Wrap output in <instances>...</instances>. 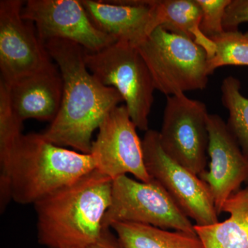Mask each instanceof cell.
Instances as JSON below:
<instances>
[{
    "mask_svg": "<svg viewBox=\"0 0 248 248\" xmlns=\"http://www.w3.org/2000/svg\"><path fill=\"white\" fill-rule=\"evenodd\" d=\"M86 248H124L117 235L113 234L111 228L103 230L100 237L97 241Z\"/></svg>",
    "mask_w": 248,
    "mask_h": 248,
    "instance_id": "23",
    "label": "cell"
},
{
    "mask_svg": "<svg viewBox=\"0 0 248 248\" xmlns=\"http://www.w3.org/2000/svg\"><path fill=\"white\" fill-rule=\"evenodd\" d=\"M110 228L124 248H204L197 234L130 222H115Z\"/></svg>",
    "mask_w": 248,
    "mask_h": 248,
    "instance_id": "17",
    "label": "cell"
},
{
    "mask_svg": "<svg viewBox=\"0 0 248 248\" xmlns=\"http://www.w3.org/2000/svg\"><path fill=\"white\" fill-rule=\"evenodd\" d=\"M112 179L97 169L34 204L37 239L47 248H86L97 241L111 203Z\"/></svg>",
    "mask_w": 248,
    "mask_h": 248,
    "instance_id": "2",
    "label": "cell"
},
{
    "mask_svg": "<svg viewBox=\"0 0 248 248\" xmlns=\"http://www.w3.org/2000/svg\"><path fill=\"white\" fill-rule=\"evenodd\" d=\"M91 155L96 169L112 179L133 174L143 182L152 180L147 170L142 140L125 105L112 109L98 129Z\"/></svg>",
    "mask_w": 248,
    "mask_h": 248,
    "instance_id": "9",
    "label": "cell"
},
{
    "mask_svg": "<svg viewBox=\"0 0 248 248\" xmlns=\"http://www.w3.org/2000/svg\"><path fill=\"white\" fill-rule=\"evenodd\" d=\"M95 169L91 154L57 146L42 133L22 134L12 153V200L34 205Z\"/></svg>",
    "mask_w": 248,
    "mask_h": 248,
    "instance_id": "3",
    "label": "cell"
},
{
    "mask_svg": "<svg viewBox=\"0 0 248 248\" xmlns=\"http://www.w3.org/2000/svg\"><path fill=\"white\" fill-rule=\"evenodd\" d=\"M245 35H246V37L248 38V32H246V33H245Z\"/></svg>",
    "mask_w": 248,
    "mask_h": 248,
    "instance_id": "24",
    "label": "cell"
},
{
    "mask_svg": "<svg viewBox=\"0 0 248 248\" xmlns=\"http://www.w3.org/2000/svg\"><path fill=\"white\" fill-rule=\"evenodd\" d=\"M22 16L34 24L43 43L67 40L87 51L97 52L117 41L94 27L81 0H28Z\"/></svg>",
    "mask_w": 248,
    "mask_h": 248,
    "instance_id": "10",
    "label": "cell"
},
{
    "mask_svg": "<svg viewBox=\"0 0 248 248\" xmlns=\"http://www.w3.org/2000/svg\"><path fill=\"white\" fill-rule=\"evenodd\" d=\"M24 1H0L1 79L11 85L51 63L34 24L22 16Z\"/></svg>",
    "mask_w": 248,
    "mask_h": 248,
    "instance_id": "11",
    "label": "cell"
},
{
    "mask_svg": "<svg viewBox=\"0 0 248 248\" xmlns=\"http://www.w3.org/2000/svg\"><path fill=\"white\" fill-rule=\"evenodd\" d=\"M22 122L11 107L9 86L0 80V207L6 209L11 196V162L15 144L22 135Z\"/></svg>",
    "mask_w": 248,
    "mask_h": 248,
    "instance_id": "18",
    "label": "cell"
},
{
    "mask_svg": "<svg viewBox=\"0 0 248 248\" xmlns=\"http://www.w3.org/2000/svg\"><path fill=\"white\" fill-rule=\"evenodd\" d=\"M99 31L117 41L140 45L149 35L153 0H81Z\"/></svg>",
    "mask_w": 248,
    "mask_h": 248,
    "instance_id": "14",
    "label": "cell"
},
{
    "mask_svg": "<svg viewBox=\"0 0 248 248\" xmlns=\"http://www.w3.org/2000/svg\"><path fill=\"white\" fill-rule=\"evenodd\" d=\"M115 222L150 225L197 234L195 226L159 182L135 180L128 175L112 180L111 203L103 228Z\"/></svg>",
    "mask_w": 248,
    "mask_h": 248,
    "instance_id": "6",
    "label": "cell"
},
{
    "mask_svg": "<svg viewBox=\"0 0 248 248\" xmlns=\"http://www.w3.org/2000/svg\"><path fill=\"white\" fill-rule=\"evenodd\" d=\"M136 48L151 72L155 89L166 97L207 87L208 53L190 39L158 27Z\"/></svg>",
    "mask_w": 248,
    "mask_h": 248,
    "instance_id": "4",
    "label": "cell"
},
{
    "mask_svg": "<svg viewBox=\"0 0 248 248\" xmlns=\"http://www.w3.org/2000/svg\"><path fill=\"white\" fill-rule=\"evenodd\" d=\"M222 212L230 216L223 222L196 226L204 248H248V187L231 195Z\"/></svg>",
    "mask_w": 248,
    "mask_h": 248,
    "instance_id": "16",
    "label": "cell"
},
{
    "mask_svg": "<svg viewBox=\"0 0 248 248\" xmlns=\"http://www.w3.org/2000/svg\"><path fill=\"white\" fill-rule=\"evenodd\" d=\"M211 40L215 44V50L208 59L210 76L222 66H248V38L245 34L239 31H225Z\"/></svg>",
    "mask_w": 248,
    "mask_h": 248,
    "instance_id": "20",
    "label": "cell"
},
{
    "mask_svg": "<svg viewBox=\"0 0 248 248\" xmlns=\"http://www.w3.org/2000/svg\"><path fill=\"white\" fill-rule=\"evenodd\" d=\"M143 156L148 172L159 182L196 226L218 222L211 191L206 183L166 154L160 142L159 133L148 130L143 140Z\"/></svg>",
    "mask_w": 248,
    "mask_h": 248,
    "instance_id": "7",
    "label": "cell"
},
{
    "mask_svg": "<svg viewBox=\"0 0 248 248\" xmlns=\"http://www.w3.org/2000/svg\"><path fill=\"white\" fill-rule=\"evenodd\" d=\"M202 9L200 30L211 40L223 32V21L225 13L231 0H197Z\"/></svg>",
    "mask_w": 248,
    "mask_h": 248,
    "instance_id": "21",
    "label": "cell"
},
{
    "mask_svg": "<svg viewBox=\"0 0 248 248\" xmlns=\"http://www.w3.org/2000/svg\"><path fill=\"white\" fill-rule=\"evenodd\" d=\"M9 86L11 107L21 122L55 120L62 105L63 79L53 62Z\"/></svg>",
    "mask_w": 248,
    "mask_h": 248,
    "instance_id": "13",
    "label": "cell"
},
{
    "mask_svg": "<svg viewBox=\"0 0 248 248\" xmlns=\"http://www.w3.org/2000/svg\"><path fill=\"white\" fill-rule=\"evenodd\" d=\"M208 130L210 167L199 177L208 186L220 215L227 200L248 184V157L219 115L209 113Z\"/></svg>",
    "mask_w": 248,
    "mask_h": 248,
    "instance_id": "12",
    "label": "cell"
},
{
    "mask_svg": "<svg viewBox=\"0 0 248 248\" xmlns=\"http://www.w3.org/2000/svg\"><path fill=\"white\" fill-rule=\"evenodd\" d=\"M84 60L90 72L102 84L120 93L137 128L149 130L156 89L151 72L136 47L117 41L99 51L84 49Z\"/></svg>",
    "mask_w": 248,
    "mask_h": 248,
    "instance_id": "5",
    "label": "cell"
},
{
    "mask_svg": "<svg viewBox=\"0 0 248 248\" xmlns=\"http://www.w3.org/2000/svg\"><path fill=\"white\" fill-rule=\"evenodd\" d=\"M246 22H248V0H231L223 18V30L239 31V25Z\"/></svg>",
    "mask_w": 248,
    "mask_h": 248,
    "instance_id": "22",
    "label": "cell"
},
{
    "mask_svg": "<svg viewBox=\"0 0 248 248\" xmlns=\"http://www.w3.org/2000/svg\"><path fill=\"white\" fill-rule=\"evenodd\" d=\"M202 16L197 0H153L149 34L161 27L184 36L203 47L210 58L215 53V45L200 30Z\"/></svg>",
    "mask_w": 248,
    "mask_h": 248,
    "instance_id": "15",
    "label": "cell"
},
{
    "mask_svg": "<svg viewBox=\"0 0 248 248\" xmlns=\"http://www.w3.org/2000/svg\"><path fill=\"white\" fill-rule=\"evenodd\" d=\"M208 115L201 101L185 94L169 96L159 132L165 153L198 176L206 167Z\"/></svg>",
    "mask_w": 248,
    "mask_h": 248,
    "instance_id": "8",
    "label": "cell"
},
{
    "mask_svg": "<svg viewBox=\"0 0 248 248\" xmlns=\"http://www.w3.org/2000/svg\"><path fill=\"white\" fill-rule=\"evenodd\" d=\"M44 44L61 73L63 95L58 115L42 135L57 146L91 154L93 133L108 114L124 102L123 97L90 72L82 46L63 40Z\"/></svg>",
    "mask_w": 248,
    "mask_h": 248,
    "instance_id": "1",
    "label": "cell"
},
{
    "mask_svg": "<svg viewBox=\"0 0 248 248\" xmlns=\"http://www.w3.org/2000/svg\"><path fill=\"white\" fill-rule=\"evenodd\" d=\"M239 79L228 76L222 81L221 102L228 111L227 125L248 157V99L241 92Z\"/></svg>",
    "mask_w": 248,
    "mask_h": 248,
    "instance_id": "19",
    "label": "cell"
}]
</instances>
